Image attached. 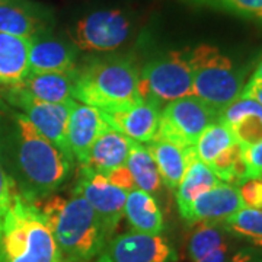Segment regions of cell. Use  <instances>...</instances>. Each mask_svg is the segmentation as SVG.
<instances>
[{"mask_svg":"<svg viewBox=\"0 0 262 262\" xmlns=\"http://www.w3.org/2000/svg\"><path fill=\"white\" fill-rule=\"evenodd\" d=\"M192 8L229 13L262 25V0H179Z\"/></svg>","mask_w":262,"mask_h":262,"instance_id":"83f0119b","label":"cell"},{"mask_svg":"<svg viewBox=\"0 0 262 262\" xmlns=\"http://www.w3.org/2000/svg\"><path fill=\"white\" fill-rule=\"evenodd\" d=\"M251 79H253V80H261L262 82V58L259 60V63L256 64V67H255Z\"/></svg>","mask_w":262,"mask_h":262,"instance_id":"d590c367","label":"cell"},{"mask_svg":"<svg viewBox=\"0 0 262 262\" xmlns=\"http://www.w3.org/2000/svg\"><path fill=\"white\" fill-rule=\"evenodd\" d=\"M0 163L10 185L32 203L56 194L75 162L0 98Z\"/></svg>","mask_w":262,"mask_h":262,"instance_id":"6da1fadb","label":"cell"},{"mask_svg":"<svg viewBox=\"0 0 262 262\" xmlns=\"http://www.w3.org/2000/svg\"><path fill=\"white\" fill-rule=\"evenodd\" d=\"M35 204L47 219L63 262H91L110 241L94 208L75 191L67 198L53 194Z\"/></svg>","mask_w":262,"mask_h":262,"instance_id":"7a4b0ae2","label":"cell"},{"mask_svg":"<svg viewBox=\"0 0 262 262\" xmlns=\"http://www.w3.org/2000/svg\"><path fill=\"white\" fill-rule=\"evenodd\" d=\"M108 127V122L103 120L102 113L98 108L77 101L73 102L67 121L66 137L73 159L80 166L88 165L89 151L95 140Z\"/></svg>","mask_w":262,"mask_h":262,"instance_id":"9a60e30c","label":"cell"},{"mask_svg":"<svg viewBox=\"0 0 262 262\" xmlns=\"http://www.w3.org/2000/svg\"><path fill=\"white\" fill-rule=\"evenodd\" d=\"M189 60L194 96L219 113L241 96L248 73L246 67H237L230 57L210 44L189 48Z\"/></svg>","mask_w":262,"mask_h":262,"instance_id":"5b68a950","label":"cell"},{"mask_svg":"<svg viewBox=\"0 0 262 262\" xmlns=\"http://www.w3.org/2000/svg\"><path fill=\"white\" fill-rule=\"evenodd\" d=\"M219 182L222 181L215 177L213 170L204 162H201L196 156H194L188 165L184 178L179 182L175 191L179 213L182 214L196 196L208 191L210 188L215 187Z\"/></svg>","mask_w":262,"mask_h":262,"instance_id":"cb8c5ba5","label":"cell"},{"mask_svg":"<svg viewBox=\"0 0 262 262\" xmlns=\"http://www.w3.org/2000/svg\"><path fill=\"white\" fill-rule=\"evenodd\" d=\"M232 237L245 241L251 248L262 251V208L244 207L220 222Z\"/></svg>","mask_w":262,"mask_h":262,"instance_id":"484cf974","label":"cell"},{"mask_svg":"<svg viewBox=\"0 0 262 262\" xmlns=\"http://www.w3.org/2000/svg\"><path fill=\"white\" fill-rule=\"evenodd\" d=\"M76 76L77 67L56 73H29L19 86L35 99L50 103H64L73 99Z\"/></svg>","mask_w":262,"mask_h":262,"instance_id":"44dd1931","label":"cell"},{"mask_svg":"<svg viewBox=\"0 0 262 262\" xmlns=\"http://www.w3.org/2000/svg\"><path fill=\"white\" fill-rule=\"evenodd\" d=\"M244 208L239 188L232 184L219 182L189 204L182 213V219L188 225L196 223H220L229 215Z\"/></svg>","mask_w":262,"mask_h":262,"instance_id":"5bb4252c","label":"cell"},{"mask_svg":"<svg viewBox=\"0 0 262 262\" xmlns=\"http://www.w3.org/2000/svg\"><path fill=\"white\" fill-rule=\"evenodd\" d=\"M237 188L244 207L262 208V179H246Z\"/></svg>","mask_w":262,"mask_h":262,"instance_id":"4dcf8cb0","label":"cell"},{"mask_svg":"<svg viewBox=\"0 0 262 262\" xmlns=\"http://www.w3.org/2000/svg\"><path fill=\"white\" fill-rule=\"evenodd\" d=\"M236 143L237 141L233 137L232 131L229 130V127L220 120H217L211 125H208L204 133L198 137L194 146V151L198 159L208 165L217 155H220L223 150L229 149Z\"/></svg>","mask_w":262,"mask_h":262,"instance_id":"4316f807","label":"cell"},{"mask_svg":"<svg viewBox=\"0 0 262 262\" xmlns=\"http://www.w3.org/2000/svg\"><path fill=\"white\" fill-rule=\"evenodd\" d=\"M220 113L194 95L168 102L160 113L158 136L184 147H194L208 125L219 120Z\"/></svg>","mask_w":262,"mask_h":262,"instance_id":"9c48e42d","label":"cell"},{"mask_svg":"<svg viewBox=\"0 0 262 262\" xmlns=\"http://www.w3.org/2000/svg\"><path fill=\"white\" fill-rule=\"evenodd\" d=\"M0 262H63L44 213L13 187L0 217Z\"/></svg>","mask_w":262,"mask_h":262,"instance_id":"3957f363","label":"cell"},{"mask_svg":"<svg viewBox=\"0 0 262 262\" xmlns=\"http://www.w3.org/2000/svg\"><path fill=\"white\" fill-rule=\"evenodd\" d=\"M101 113L103 120L114 130L120 131L131 140L144 144L149 143L158 133L162 106L147 99H140L127 106Z\"/></svg>","mask_w":262,"mask_h":262,"instance_id":"4fadbf2b","label":"cell"},{"mask_svg":"<svg viewBox=\"0 0 262 262\" xmlns=\"http://www.w3.org/2000/svg\"><path fill=\"white\" fill-rule=\"evenodd\" d=\"M73 191L83 196L91 204L95 213L101 219L105 233L111 239L124 215V207L128 192L115 187L103 173L91 166H80Z\"/></svg>","mask_w":262,"mask_h":262,"instance_id":"30bf717a","label":"cell"},{"mask_svg":"<svg viewBox=\"0 0 262 262\" xmlns=\"http://www.w3.org/2000/svg\"><path fill=\"white\" fill-rule=\"evenodd\" d=\"M241 96H244V98H251V99L256 101V102L259 103V105L262 106V82L261 80H253V79H249V82L244 86Z\"/></svg>","mask_w":262,"mask_h":262,"instance_id":"e575fe53","label":"cell"},{"mask_svg":"<svg viewBox=\"0 0 262 262\" xmlns=\"http://www.w3.org/2000/svg\"><path fill=\"white\" fill-rule=\"evenodd\" d=\"M54 16L50 8L32 0H0V34L32 38L50 34Z\"/></svg>","mask_w":262,"mask_h":262,"instance_id":"7c38bea8","label":"cell"},{"mask_svg":"<svg viewBox=\"0 0 262 262\" xmlns=\"http://www.w3.org/2000/svg\"><path fill=\"white\" fill-rule=\"evenodd\" d=\"M29 38L0 34V88L22 83L29 75Z\"/></svg>","mask_w":262,"mask_h":262,"instance_id":"ffe728a7","label":"cell"},{"mask_svg":"<svg viewBox=\"0 0 262 262\" xmlns=\"http://www.w3.org/2000/svg\"><path fill=\"white\" fill-rule=\"evenodd\" d=\"M77 48L60 38L44 34L31 39L29 73H56L76 69Z\"/></svg>","mask_w":262,"mask_h":262,"instance_id":"2e32d148","label":"cell"},{"mask_svg":"<svg viewBox=\"0 0 262 262\" xmlns=\"http://www.w3.org/2000/svg\"><path fill=\"white\" fill-rule=\"evenodd\" d=\"M130 147L131 139L120 131L114 130L113 127H108L95 140L94 146L89 151L88 165L83 166H91L101 173L125 166Z\"/></svg>","mask_w":262,"mask_h":262,"instance_id":"603a6c76","label":"cell"},{"mask_svg":"<svg viewBox=\"0 0 262 262\" xmlns=\"http://www.w3.org/2000/svg\"><path fill=\"white\" fill-rule=\"evenodd\" d=\"M246 179H262V141L242 147Z\"/></svg>","mask_w":262,"mask_h":262,"instance_id":"f546056e","label":"cell"},{"mask_svg":"<svg viewBox=\"0 0 262 262\" xmlns=\"http://www.w3.org/2000/svg\"><path fill=\"white\" fill-rule=\"evenodd\" d=\"M124 215L134 232L162 234L165 230L163 213L158 198L137 188L127 194Z\"/></svg>","mask_w":262,"mask_h":262,"instance_id":"7402d4cb","label":"cell"},{"mask_svg":"<svg viewBox=\"0 0 262 262\" xmlns=\"http://www.w3.org/2000/svg\"><path fill=\"white\" fill-rule=\"evenodd\" d=\"M232 262H262V251L255 248H241L234 252Z\"/></svg>","mask_w":262,"mask_h":262,"instance_id":"d6a6232c","label":"cell"},{"mask_svg":"<svg viewBox=\"0 0 262 262\" xmlns=\"http://www.w3.org/2000/svg\"><path fill=\"white\" fill-rule=\"evenodd\" d=\"M140 69L130 57H98L77 67L73 99L98 108L115 110L140 101Z\"/></svg>","mask_w":262,"mask_h":262,"instance_id":"277c9868","label":"cell"},{"mask_svg":"<svg viewBox=\"0 0 262 262\" xmlns=\"http://www.w3.org/2000/svg\"><path fill=\"white\" fill-rule=\"evenodd\" d=\"M127 168L130 170L137 189H141V191H144V192H147L153 196L159 194L163 182L160 178L156 162L151 158L146 144L131 140Z\"/></svg>","mask_w":262,"mask_h":262,"instance_id":"d4e9b609","label":"cell"},{"mask_svg":"<svg viewBox=\"0 0 262 262\" xmlns=\"http://www.w3.org/2000/svg\"><path fill=\"white\" fill-rule=\"evenodd\" d=\"M10 189H12V185H10L6 173H5V169L0 163V217H2L3 211L6 210L8 203H9Z\"/></svg>","mask_w":262,"mask_h":262,"instance_id":"836d02e7","label":"cell"},{"mask_svg":"<svg viewBox=\"0 0 262 262\" xmlns=\"http://www.w3.org/2000/svg\"><path fill=\"white\" fill-rule=\"evenodd\" d=\"M0 98L15 110H18L19 113L24 114L46 139L54 143L69 159L75 162L66 137L67 121L75 99H70L64 103L44 102L31 96L19 84L0 88Z\"/></svg>","mask_w":262,"mask_h":262,"instance_id":"ba28073f","label":"cell"},{"mask_svg":"<svg viewBox=\"0 0 262 262\" xmlns=\"http://www.w3.org/2000/svg\"><path fill=\"white\" fill-rule=\"evenodd\" d=\"M146 147L156 162L162 182L168 189L175 192L185 175L189 162L195 156L194 147H184L158 134H155V137L149 143H146Z\"/></svg>","mask_w":262,"mask_h":262,"instance_id":"d6986e66","label":"cell"},{"mask_svg":"<svg viewBox=\"0 0 262 262\" xmlns=\"http://www.w3.org/2000/svg\"><path fill=\"white\" fill-rule=\"evenodd\" d=\"M232 239L220 223H196L188 239V255L192 262H232Z\"/></svg>","mask_w":262,"mask_h":262,"instance_id":"e0dca14e","label":"cell"},{"mask_svg":"<svg viewBox=\"0 0 262 262\" xmlns=\"http://www.w3.org/2000/svg\"><path fill=\"white\" fill-rule=\"evenodd\" d=\"M106 179L114 184L115 187L121 188L124 191H127V192H130L133 189H136V184H134V179L131 177L130 170L127 168V165L125 166H121V168H117L113 169V170H108V172H105L103 173Z\"/></svg>","mask_w":262,"mask_h":262,"instance_id":"1f68e13d","label":"cell"},{"mask_svg":"<svg viewBox=\"0 0 262 262\" xmlns=\"http://www.w3.org/2000/svg\"><path fill=\"white\" fill-rule=\"evenodd\" d=\"M178 252L163 234L127 232L111 237L96 262H177Z\"/></svg>","mask_w":262,"mask_h":262,"instance_id":"8fae6325","label":"cell"},{"mask_svg":"<svg viewBox=\"0 0 262 262\" xmlns=\"http://www.w3.org/2000/svg\"><path fill=\"white\" fill-rule=\"evenodd\" d=\"M139 95L162 108L168 102L192 95L189 48L172 50L147 61L140 72Z\"/></svg>","mask_w":262,"mask_h":262,"instance_id":"8992f818","label":"cell"},{"mask_svg":"<svg viewBox=\"0 0 262 262\" xmlns=\"http://www.w3.org/2000/svg\"><path fill=\"white\" fill-rule=\"evenodd\" d=\"M133 32L131 18L121 9H99L86 13L67 28V37L77 50L111 53L121 47Z\"/></svg>","mask_w":262,"mask_h":262,"instance_id":"52a82bcc","label":"cell"},{"mask_svg":"<svg viewBox=\"0 0 262 262\" xmlns=\"http://www.w3.org/2000/svg\"><path fill=\"white\" fill-rule=\"evenodd\" d=\"M219 120L229 127L241 147L262 141V106L251 98L234 99L220 111Z\"/></svg>","mask_w":262,"mask_h":262,"instance_id":"ac0fdd59","label":"cell"},{"mask_svg":"<svg viewBox=\"0 0 262 262\" xmlns=\"http://www.w3.org/2000/svg\"><path fill=\"white\" fill-rule=\"evenodd\" d=\"M207 166L213 170L217 178L226 184L239 187L246 181L242 147L237 143L217 155Z\"/></svg>","mask_w":262,"mask_h":262,"instance_id":"f1b7e54d","label":"cell"}]
</instances>
